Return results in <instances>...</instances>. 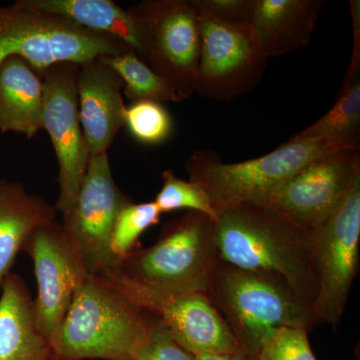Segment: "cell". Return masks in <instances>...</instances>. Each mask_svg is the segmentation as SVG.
Wrapping results in <instances>:
<instances>
[{
    "mask_svg": "<svg viewBox=\"0 0 360 360\" xmlns=\"http://www.w3.org/2000/svg\"><path fill=\"white\" fill-rule=\"evenodd\" d=\"M314 236L269 206H229L214 219L220 262L281 277L310 307L316 295Z\"/></svg>",
    "mask_w": 360,
    "mask_h": 360,
    "instance_id": "1",
    "label": "cell"
},
{
    "mask_svg": "<svg viewBox=\"0 0 360 360\" xmlns=\"http://www.w3.org/2000/svg\"><path fill=\"white\" fill-rule=\"evenodd\" d=\"M155 317L89 276L80 283L49 341L54 360H136L148 347Z\"/></svg>",
    "mask_w": 360,
    "mask_h": 360,
    "instance_id": "2",
    "label": "cell"
},
{
    "mask_svg": "<svg viewBox=\"0 0 360 360\" xmlns=\"http://www.w3.org/2000/svg\"><path fill=\"white\" fill-rule=\"evenodd\" d=\"M205 295L250 360L257 359L260 342L272 329L309 333L319 326L311 307L281 277L239 269L220 260Z\"/></svg>",
    "mask_w": 360,
    "mask_h": 360,
    "instance_id": "3",
    "label": "cell"
},
{
    "mask_svg": "<svg viewBox=\"0 0 360 360\" xmlns=\"http://www.w3.org/2000/svg\"><path fill=\"white\" fill-rule=\"evenodd\" d=\"M340 149L352 148L333 137H292L276 150L243 162L225 163L212 151L198 149L184 167L189 180L205 189L217 212L238 205L269 206L274 191L296 172Z\"/></svg>",
    "mask_w": 360,
    "mask_h": 360,
    "instance_id": "4",
    "label": "cell"
},
{
    "mask_svg": "<svg viewBox=\"0 0 360 360\" xmlns=\"http://www.w3.org/2000/svg\"><path fill=\"white\" fill-rule=\"evenodd\" d=\"M219 262L214 219L188 212L165 224L155 245L122 258L116 271L151 288L206 295Z\"/></svg>",
    "mask_w": 360,
    "mask_h": 360,
    "instance_id": "5",
    "label": "cell"
},
{
    "mask_svg": "<svg viewBox=\"0 0 360 360\" xmlns=\"http://www.w3.org/2000/svg\"><path fill=\"white\" fill-rule=\"evenodd\" d=\"M130 49L108 35L30 8L22 0L0 6V65L7 58L18 56L41 75L58 63L82 65Z\"/></svg>",
    "mask_w": 360,
    "mask_h": 360,
    "instance_id": "6",
    "label": "cell"
},
{
    "mask_svg": "<svg viewBox=\"0 0 360 360\" xmlns=\"http://www.w3.org/2000/svg\"><path fill=\"white\" fill-rule=\"evenodd\" d=\"M141 33L142 60L174 90L195 92L201 51L200 11L193 0H144L127 8Z\"/></svg>",
    "mask_w": 360,
    "mask_h": 360,
    "instance_id": "7",
    "label": "cell"
},
{
    "mask_svg": "<svg viewBox=\"0 0 360 360\" xmlns=\"http://www.w3.org/2000/svg\"><path fill=\"white\" fill-rule=\"evenodd\" d=\"M97 277L158 319L175 342L193 356L243 354L205 295L151 288L122 276L116 270Z\"/></svg>",
    "mask_w": 360,
    "mask_h": 360,
    "instance_id": "8",
    "label": "cell"
},
{
    "mask_svg": "<svg viewBox=\"0 0 360 360\" xmlns=\"http://www.w3.org/2000/svg\"><path fill=\"white\" fill-rule=\"evenodd\" d=\"M360 176L345 200L315 233L316 295L311 305L317 323H340L359 270Z\"/></svg>",
    "mask_w": 360,
    "mask_h": 360,
    "instance_id": "9",
    "label": "cell"
},
{
    "mask_svg": "<svg viewBox=\"0 0 360 360\" xmlns=\"http://www.w3.org/2000/svg\"><path fill=\"white\" fill-rule=\"evenodd\" d=\"M198 11L201 51L196 94L231 101L252 91L264 77L269 58L251 26L232 25L200 7Z\"/></svg>",
    "mask_w": 360,
    "mask_h": 360,
    "instance_id": "10",
    "label": "cell"
},
{
    "mask_svg": "<svg viewBox=\"0 0 360 360\" xmlns=\"http://www.w3.org/2000/svg\"><path fill=\"white\" fill-rule=\"evenodd\" d=\"M130 202L131 198L116 184L108 153L91 156L77 198L61 224L89 276L117 269L111 234L116 217Z\"/></svg>",
    "mask_w": 360,
    "mask_h": 360,
    "instance_id": "11",
    "label": "cell"
},
{
    "mask_svg": "<svg viewBox=\"0 0 360 360\" xmlns=\"http://www.w3.org/2000/svg\"><path fill=\"white\" fill-rule=\"evenodd\" d=\"M79 65L58 63L42 73L44 85L42 129L51 137L58 163V198L63 217L70 212L82 186L90 160L78 111Z\"/></svg>",
    "mask_w": 360,
    "mask_h": 360,
    "instance_id": "12",
    "label": "cell"
},
{
    "mask_svg": "<svg viewBox=\"0 0 360 360\" xmlns=\"http://www.w3.org/2000/svg\"><path fill=\"white\" fill-rule=\"evenodd\" d=\"M21 251L32 259L39 288L33 300V322L49 342L60 328L75 290L89 274L63 224L56 220L37 227Z\"/></svg>",
    "mask_w": 360,
    "mask_h": 360,
    "instance_id": "13",
    "label": "cell"
},
{
    "mask_svg": "<svg viewBox=\"0 0 360 360\" xmlns=\"http://www.w3.org/2000/svg\"><path fill=\"white\" fill-rule=\"evenodd\" d=\"M360 176L359 149H340L315 158L285 180L269 206L305 231L316 233Z\"/></svg>",
    "mask_w": 360,
    "mask_h": 360,
    "instance_id": "14",
    "label": "cell"
},
{
    "mask_svg": "<svg viewBox=\"0 0 360 360\" xmlns=\"http://www.w3.org/2000/svg\"><path fill=\"white\" fill-rule=\"evenodd\" d=\"M122 82L101 58L79 65L78 111L91 156L105 155L124 127Z\"/></svg>",
    "mask_w": 360,
    "mask_h": 360,
    "instance_id": "15",
    "label": "cell"
},
{
    "mask_svg": "<svg viewBox=\"0 0 360 360\" xmlns=\"http://www.w3.org/2000/svg\"><path fill=\"white\" fill-rule=\"evenodd\" d=\"M323 0H257L250 26L267 58L309 45Z\"/></svg>",
    "mask_w": 360,
    "mask_h": 360,
    "instance_id": "16",
    "label": "cell"
},
{
    "mask_svg": "<svg viewBox=\"0 0 360 360\" xmlns=\"http://www.w3.org/2000/svg\"><path fill=\"white\" fill-rule=\"evenodd\" d=\"M0 290V360H54L35 328L32 292L22 277L11 272Z\"/></svg>",
    "mask_w": 360,
    "mask_h": 360,
    "instance_id": "17",
    "label": "cell"
},
{
    "mask_svg": "<svg viewBox=\"0 0 360 360\" xmlns=\"http://www.w3.org/2000/svg\"><path fill=\"white\" fill-rule=\"evenodd\" d=\"M44 85L25 59L13 56L0 65V132L32 139L42 129Z\"/></svg>",
    "mask_w": 360,
    "mask_h": 360,
    "instance_id": "18",
    "label": "cell"
},
{
    "mask_svg": "<svg viewBox=\"0 0 360 360\" xmlns=\"http://www.w3.org/2000/svg\"><path fill=\"white\" fill-rule=\"evenodd\" d=\"M56 206L26 191L20 181L0 179V290L30 233L56 220Z\"/></svg>",
    "mask_w": 360,
    "mask_h": 360,
    "instance_id": "19",
    "label": "cell"
},
{
    "mask_svg": "<svg viewBox=\"0 0 360 360\" xmlns=\"http://www.w3.org/2000/svg\"><path fill=\"white\" fill-rule=\"evenodd\" d=\"M30 8L70 20L90 32L123 42L141 58L142 42L127 9L111 0H22Z\"/></svg>",
    "mask_w": 360,
    "mask_h": 360,
    "instance_id": "20",
    "label": "cell"
},
{
    "mask_svg": "<svg viewBox=\"0 0 360 360\" xmlns=\"http://www.w3.org/2000/svg\"><path fill=\"white\" fill-rule=\"evenodd\" d=\"M333 137L348 148L359 149L360 143V58L348 65L335 105L307 129L293 136L295 139Z\"/></svg>",
    "mask_w": 360,
    "mask_h": 360,
    "instance_id": "21",
    "label": "cell"
},
{
    "mask_svg": "<svg viewBox=\"0 0 360 360\" xmlns=\"http://www.w3.org/2000/svg\"><path fill=\"white\" fill-rule=\"evenodd\" d=\"M101 59L117 73L122 82L124 96L131 103L137 101L179 103L172 87L132 49Z\"/></svg>",
    "mask_w": 360,
    "mask_h": 360,
    "instance_id": "22",
    "label": "cell"
},
{
    "mask_svg": "<svg viewBox=\"0 0 360 360\" xmlns=\"http://www.w3.org/2000/svg\"><path fill=\"white\" fill-rule=\"evenodd\" d=\"M161 212L155 201L125 206L116 217L110 239V250L118 262L134 250L135 245L149 227L160 222Z\"/></svg>",
    "mask_w": 360,
    "mask_h": 360,
    "instance_id": "23",
    "label": "cell"
},
{
    "mask_svg": "<svg viewBox=\"0 0 360 360\" xmlns=\"http://www.w3.org/2000/svg\"><path fill=\"white\" fill-rule=\"evenodd\" d=\"M124 127L137 141L160 146L174 134V120L167 108L153 101H137L127 106Z\"/></svg>",
    "mask_w": 360,
    "mask_h": 360,
    "instance_id": "24",
    "label": "cell"
},
{
    "mask_svg": "<svg viewBox=\"0 0 360 360\" xmlns=\"http://www.w3.org/2000/svg\"><path fill=\"white\" fill-rule=\"evenodd\" d=\"M162 186L153 200L161 213L187 210L205 213L215 219L217 212L210 196L200 184L177 177L172 170L162 172Z\"/></svg>",
    "mask_w": 360,
    "mask_h": 360,
    "instance_id": "25",
    "label": "cell"
},
{
    "mask_svg": "<svg viewBox=\"0 0 360 360\" xmlns=\"http://www.w3.org/2000/svg\"><path fill=\"white\" fill-rule=\"evenodd\" d=\"M255 360H317L312 354L309 333L303 329H272L258 347Z\"/></svg>",
    "mask_w": 360,
    "mask_h": 360,
    "instance_id": "26",
    "label": "cell"
},
{
    "mask_svg": "<svg viewBox=\"0 0 360 360\" xmlns=\"http://www.w3.org/2000/svg\"><path fill=\"white\" fill-rule=\"evenodd\" d=\"M196 6L232 25H250L257 0H193Z\"/></svg>",
    "mask_w": 360,
    "mask_h": 360,
    "instance_id": "27",
    "label": "cell"
},
{
    "mask_svg": "<svg viewBox=\"0 0 360 360\" xmlns=\"http://www.w3.org/2000/svg\"><path fill=\"white\" fill-rule=\"evenodd\" d=\"M155 317V316H153ZM141 360H194L193 354L187 352L170 336L167 329L155 319V328L150 342L139 357Z\"/></svg>",
    "mask_w": 360,
    "mask_h": 360,
    "instance_id": "28",
    "label": "cell"
},
{
    "mask_svg": "<svg viewBox=\"0 0 360 360\" xmlns=\"http://www.w3.org/2000/svg\"><path fill=\"white\" fill-rule=\"evenodd\" d=\"M194 360H250L243 354H200Z\"/></svg>",
    "mask_w": 360,
    "mask_h": 360,
    "instance_id": "29",
    "label": "cell"
},
{
    "mask_svg": "<svg viewBox=\"0 0 360 360\" xmlns=\"http://www.w3.org/2000/svg\"><path fill=\"white\" fill-rule=\"evenodd\" d=\"M136 360H141V359H137Z\"/></svg>",
    "mask_w": 360,
    "mask_h": 360,
    "instance_id": "30",
    "label": "cell"
}]
</instances>
